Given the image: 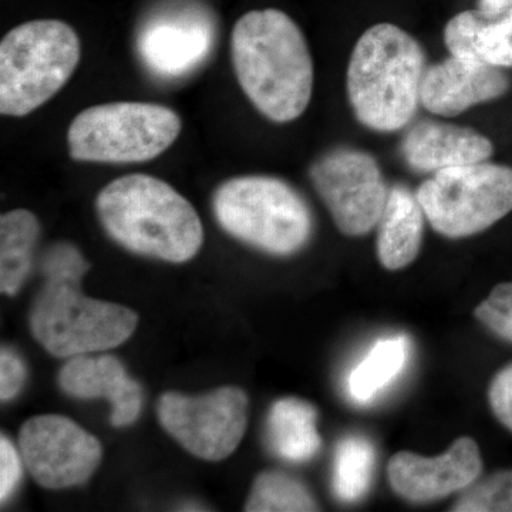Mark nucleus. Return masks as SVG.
<instances>
[{
	"label": "nucleus",
	"instance_id": "nucleus-19",
	"mask_svg": "<svg viewBox=\"0 0 512 512\" xmlns=\"http://www.w3.org/2000/svg\"><path fill=\"white\" fill-rule=\"evenodd\" d=\"M316 419L318 413L311 403L296 397L278 400L269 410V447L291 463L312 460L322 447Z\"/></svg>",
	"mask_w": 512,
	"mask_h": 512
},
{
	"label": "nucleus",
	"instance_id": "nucleus-24",
	"mask_svg": "<svg viewBox=\"0 0 512 512\" xmlns=\"http://www.w3.org/2000/svg\"><path fill=\"white\" fill-rule=\"evenodd\" d=\"M453 512H512V468L495 471L463 490Z\"/></svg>",
	"mask_w": 512,
	"mask_h": 512
},
{
	"label": "nucleus",
	"instance_id": "nucleus-29",
	"mask_svg": "<svg viewBox=\"0 0 512 512\" xmlns=\"http://www.w3.org/2000/svg\"><path fill=\"white\" fill-rule=\"evenodd\" d=\"M512 8V0H478V12L484 18L494 19Z\"/></svg>",
	"mask_w": 512,
	"mask_h": 512
},
{
	"label": "nucleus",
	"instance_id": "nucleus-21",
	"mask_svg": "<svg viewBox=\"0 0 512 512\" xmlns=\"http://www.w3.org/2000/svg\"><path fill=\"white\" fill-rule=\"evenodd\" d=\"M410 355L406 336L379 340L348 377V393L356 403L372 402L403 372Z\"/></svg>",
	"mask_w": 512,
	"mask_h": 512
},
{
	"label": "nucleus",
	"instance_id": "nucleus-23",
	"mask_svg": "<svg viewBox=\"0 0 512 512\" xmlns=\"http://www.w3.org/2000/svg\"><path fill=\"white\" fill-rule=\"evenodd\" d=\"M245 510L311 512L319 511V505L301 481L279 471H265L256 478Z\"/></svg>",
	"mask_w": 512,
	"mask_h": 512
},
{
	"label": "nucleus",
	"instance_id": "nucleus-1",
	"mask_svg": "<svg viewBox=\"0 0 512 512\" xmlns=\"http://www.w3.org/2000/svg\"><path fill=\"white\" fill-rule=\"evenodd\" d=\"M45 284L30 309V330L53 356L72 359L117 348L137 328V313L84 295L89 264L76 245L59 242L42 258Z\"/></svg>",
	"mask_w": 512,
	"mask_h": 512
},
{
	"label": "nucleus",
	"instance_id": "nucleus-7",
	"mask_svg": "<svg viewBox=\"0 0 512 512\" xmlns=\"http://www.w3.org/2000/svg\"><path fill=\"white\" fill-rule=\"evenodd\" d=\"M181 130L183 121L170 107L116 101L80 111L67 130V148L80 163L141 164L164 154Z\"/></svg>",
	"mask_w": 512,
	"mask_h": 512
},
{
	"label": "nucleus",
	"instance_id": "nucleus-16",
	"mask_svg": "<svg viewBox=\"0 0 512 512\" xmlns=\"http://www.w3.org/2000/svg\"><path fill=\"white\" fill-rule=\"evenodd\" d=\"M211 46L210 26L190 16L153 20L138 37V52L148 69L171 79L194 70Z\"/></svg>",
	"mask_w": 512,
	"mask_h": 512
},
{
	"label": "nucleus",
	"instance_id": "nucleus-6",
	"mask_svg": "<svg viewBox=\"0 0 512 512\" xmlns=\"http://www.w3.org/2000/svg\"><path fill=\"white\" fill-rule=\"evenodd\" d=\"M212 210L231 237L266 254H296L312 237L313 217L308 202L281 178H229L215 190Z\"/></svg>",
	"mask_w": 512,
	"mask_h": 512
},
{
	"label": "nucleus",
	"instance_id": "nucleus-27",
	"mask_svg": "<svg viewBox=\"0 0 512 512\" xmlns=\"http://www.w3.org/2000/svg\"><path fill=\"white\" fill-rule=\"evenodd\" d=\"M22 454L8 437L0 439V501H8L22 478Z\"/></svg>",
	"mask_w": 512,
	"mask_h": 512
},
{
	"label": "nucleus",
	"instance_id": "nucleus-4",
	"mask_svg": "<svg viewBox=\"0 0 512 512\" xmlns=\"http://www.w3.org/2000/svg\"><path fill=\"white\" fill-rule=\"evenodd\" d=\"M426 55L412 35L379 23L359 37L348 66V97L357 121L393 133L409 126L420 103Z\"/></svg>",
	"mask_w": 512,
	"mask_h": 512
},
{
	"label": "nucleus",
	"instance_id": "nucleus-20",
	"mask_svg": "<svg viewBox=\"0 0 512 512\" xmlns=\"http://www.w3.org/2000/svg\"><path fill=\"white\" fill-rule=\"evenodd\" d=\"M39 237L33 212L13 210L0 218V289L5 295H16L28 279Z\"/></svg>",
	"mask_w": 512,
	"mask_h": 512
},
{
	"label": "nucleus",
	"instance_id": "nucleus-28",
	"mask_svg": "<svg viewBox=\"0 0 512 512\" xmlns=\"http://www.w3.org/2000/svg\"><path fill=\"white\" fill-rule=\"evenodd\" d=\"M26 380L23 360L13 350L3 348L0 352V399L8 402L18 396Z\"/></svg>",
	"mask_w": 512,
	"mask_h": 512
},
{
	"label": "nucleus",
	"instance_id": "nucleus-3",
	"mask_svg": "<svg viewBox=\"0 0 512 512\" xmlns=\"http://www.w3.org/2000/svg\"><path fill=\"white\" fill-rule=\"evenodd\" d=\"M96 211L110 238L134 254L183 264L204 244V228L191 202L153 175L111 181L97 195Z\"/></svg>",
	"mask_w": 512,
	"mask_h": 512
},
{
	"label": "nucleus",
	"instance_id": "nucleus-26",
	"mask_svg": "<svg viewBox=\"0 0 512 512\" xmlns=\"http://www.w3.org/2000/svg\"><path fill=\"white\" fill-rule=\"evenodd\" d=\"M488 400L494 416L512 433V363L494 376Z\"/></svg>",
	"mask_w": 512,
	"mask_h": 512
},
{
	"label": "nucleus",
	"instance_id": "nucleus-10",
	"mask_svg": "<svg viewBox=\"0 0 512 512\" xmlns=\"http://www.w3.org/2000/svg\"><path fill=\"white\" fill-rule=\"evenodd\" d=\"M157 410L164 430L202 460L231 456L247 430V393L235 386L197 397L165 393Z\"/></svg>",
	"mask_w": 512,
	"mask_h": 512
},
{
	"label": "nucleus",
	"instance_id": "nucleus-22",
	"mask_svg": "<svg viewBox=\"0 0 512 512\" xmlns=\"http://www.w3.org/2000/svg\"><path fill=\"white\" fill-rule=\"evenodd\" d=\"M376 467L372 441L350 434L339 441L333 461V491L343 503H357L369 493Z\"/></svg>",
	"mask_w": 512,
	"mask_h": 512
},
{
	"label": "nucleus",
	"instance_id": "nucleus-14",
	"mask_svg": "<svg viewBox=\"0 0 512 512\" xmlns=\"http://www.w3.org/2000/svg\"><path fill=\"white\" fill-rule=\"evenodd\" d=\"M59 383L77 399L109 400L114 427L130 426L143 409V389L113 356L72 357L60 370Z\"/></svg>",
	"mask_w": 512,
	"mask_h": 512
},
{
	"label": "nucleus",
	"instance_id": "nucleus-5",
	"mask_svg": "<svg viewBox=\"0 0 512 512\" xmlns=\"http://www.w3.org/2000/svg\"><path fill=\"white\" fill-rule=\"evenodd\" d=\"M82 42L63 20L22 23L0 42V113L25 117L45 106L72 79Z\"/></svg>",
	"mask_w": 512,
	"mask_h": 512
},
{
	"label": "nucleus",
	"instance_id": "nucleus-18",
	"mask_svg": "<svg viewBox=\"0 0 512 512\" xmlns=\"http://www.w3.org/2000/svg\"><path fill=\"white\" fill-rule=\"evenodd\" d=\"M444 43L451 56L512 67V8L494 19L484 18L478 10L458 13L444 29Z\"/></svg>",
	"mask_w": 512,
	"mask_h": 512
},
{
	"label": "nucleus",
	"instance_id": "nucleus-8",
	"mask_svg": "<svg viewBox=\"0 0 512 512\" xmlns=\"http://www.w3.org/2000/svg\"><path fill=\"white\" fill-rule=\"evenodd\" d=\"M416 195L437 234L473 237L512 211V168L487 161L447 168L424 181Z\"/></svg>",
	"mask_w": 512,
	"mask_h": 512
},
{
	"label": "nucleus",
	"instance_id": "nucleus-25",
	"mask_svg": "<svg viewBox=\"0 0 512 512\" xmlns=\"http://www.w3.org/2000/svg\"><path fill=\"white\" fill-rule=\"evenodd\" d=\"M474 316L497 338L512 343V282L495 286L477 306Z\"/></svg>",
	"mask_w": 512,
	"mask_h": 512
},
{
	"label": "nucleus",
	"instance_id": "nucleus-11",
	"mask_svg": "<svg viewBox=\"0 0 512 512\" xmlns=\"http://www.w3.org/2000/svg\"><path fill=\"white\" fill-rule=\"evenodd\" d=\"M19 451L36 483L52 490L89 480L103 456L96 437L56 414L26 421L19 434Z\"/></svg>",
	"mask_w": 512,
	"mask_h": 512
},
{
	"label": "nucleus",
	"instance_id": "nucleus-9",
	"mask_svg": "<svg viewBox=\"0 0 512 512\" xmlns=\"http://www.w3.org/2000/svg\"><path fill=\"white\" fill-rule=\"evenodd\" d=\"M309 178L342 234L362 237L377 227L389 188L375 157L338 147L313 161Z\"/></svg>",
	"mask_w": 512,
	"mask_h": 512
},
{
	"label": "nucleus",
	"instance_id": "nucleus-2",
	"mask_svg": "<svg viewBox=\"0 0 512 512\" xmlns=\"http://www.w3.org/2000/svg\"><path fill=\"white\" fill-rule=\"evenodd\" d=\"M235 77L265 119H299L312 100L313 60L299 26L278 9L251 10L231 35Z\"/></svg>",
	"mask_w": 512,
	"mask_h": 512
},
{
	"label": "nucleus",
	"instance_id": "nucleus-17",
	"mask_svg": "<svg viewBox=\"0 0 512 512\" xmlns=\"http://www.w3.org/2000/svg\"><path fill=\"white\" fill-rule=\"evenodd\" d=\"M423 207L402 184L389 188L386 207L377 224V258L387 271H399L412 264L423 244Z\"/></svg>",
	"mask_w": 512,
	"mask_h": 512
},
{
	"label": "nucleus",
	"instance_id": "nucleus-12",
	"mask_svg": "<svg viewBox=\"0 0 512 512\" xmlns=\"http://www.w3.org/2000/svg\"><path fill=\"white\" fill-rule=\"evenodd\" d=\"M481 473L483 457L471 437H460L446 453L437 457L399 451L387 466L390 487L412 504L434 503L466 490L476 483Z\"/></svg>",
	"mask_w": 512,
	"mask_h": 512
},
{
	"label": "nucleus",
	"instance_id": "nucleus-13",
	"mask_svg": "<svg viewBox=\"0 0 512 512\" xmlns=\"http://www.w3.org/2000/svg\"><path fill=\"white\" fill-rule=\"evenodd\" d=\"M510 89L501 67L480 59L450 56L427 67L421 82L420 103L436 116L454 117L477 104L498 99Z\"/></svg>",
	"mask_w": 512,
	"mask_h": 512
},
{
	"label": "nucleus",
	"instance_id": "nucleus-15",
	"mask_svg": "<svg viewBox=\"0 0 512 512\" xmlns=\"http://www.w3.org/2000/svg\"><path fill=\"white\" fill-rule=\"evenodd\" d=\"M402 154L416 173L434 174L458 165L490 160L494 146L490 138L473 128L426 120L407 131Z\"/></svg>",
	"mask_w": 512,
	"mask_h": 512
}]
</instances>
